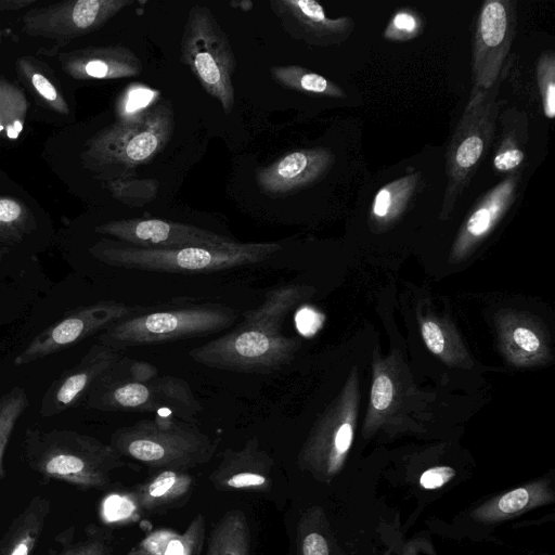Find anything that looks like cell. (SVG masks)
<instances>
[{
	"label": "cell",
	"mask_w": 555,
	"mask_h": 555,
	"mask_svg": "<svg viewBox=\"0 0 555 555\" xmlns=\"http://www.w3.org/2000/svg\"><path fill=\"white\" fill-rule=\"evenodd\" d=\"M313 293V287L300 284L268 291L258 307L242 313V321L233 330L192 348L189 357L210 369L235 373L267 374L281 370L301 347L298 337L283 333V324Z\"/></svg>",
	"instance_id": "obj_1"
},
{
	"label": "cell",
	"mask_w": 555,
	"mask_h": 555,
	"mask_svg": "<svg viewBox=\"0 0 555 555\" xmlns=\"http://www.w3.org/2000/svg\"><path fill=\"white\" fill-rule=\"evenodd\" d=\"M86 403L102 412L151 413L190 423L203 411L186 380L124 356L94 382Z\"/></svg>",
	"instance_id": "obj_2"
},
{
	"label": "cell",
	"mask_w": 555,
	"mask_h": 555,
	"mask_svg": "<svg viewBox=\"0 0 555 555\" xmlns=\"http://www.w3.org/2000/svg\"><path fill=\"white\" fill-rule=\"evenodd\" d=\"M282 249L274 242H233L221 246L181 248H146L111 238H102L89 247L100 262L115 268L158 273L198 274L254 266Z\"/></svg>",
	"instance_id": "obj_3"
},
{
	"label": "cell",
	"mask_w": 555,
	"mask_h": 555,
	"mask_svg": "<svg viewBox=\"0 0 555 555\" xmlns=\"http://www.w3.org/2000/svg\"><path fill=\"white\" fill-rule=\"evenodd\" d=\"M24 454L28 465L42 476L81 489H105L112 472L127 466L109 443L68 429L28 428Z\"/></svg>",
	"instance_id": "obj_4"
},
{
	"label": "cell",
	"mask_w": 555,
	"mask_h": 555,
	"mask_svg": "<svg viewBox=\"0 0 555 555\" xmlns=\"http://www.w3.org/2000/svg\"><path fill=\"white\" fill-rule=\"evenodd\" d=\"M237 319L236 310L219 302L149 306L109 325L101 332L99 343L124 351L214 335L233 326Z\"/></svg>",
	"instance_id": "obj_5"
},
{
	"label": "cell",
	"mask_w": 555,
	"mask_h": 555,
	"mask_svg": "<svg viewBox=\"0 0 555 555\" xmlns=\"http://www.w3.org/2000/svg\"><path fill=\"white\" fill-rule=\"evenodd\" d=\"M173 126L171 102L158 101L99 131L87 142L81 162L99 176L134 169L150 163L166 147Z\"/></svg>",
	"instance_id": "obj_6"
},
{
	"label": "cell",
	"mask_w": 555,
	"mask_h": 555,
	"mask_svg": "<svg viewBox=\"0 0 555 555\" xmlns=\"http://www.w3.org/2000/svg\"><path fill=\"white\" fill-rule=\"evenodd\" d=\"M109 446L122 457L135 460L154 470H186L208 463L218 442L193 423L154 415L116 429Z\"/></svg>",
	"instance_id": "obj_7"
},
{
	"label": "cell",
	"mask_w": 555,
	"mask_h": 555,
	"mask_svg": "<svg viewBox=\"0 0 555 555\" xmlns=\"http://www.w3.org/2000/svg\"><path fill=\"white\" fill-rule=\"evenodd\" d=\"M499 79L491 88L473 87L463 114L446 152L447 186L440 220H447L469 185L482 158L491 147L500 115Z\"/></svg>",
	"instance_id": "obj_8"
},
{
	"label": "cell",
	"mask_w": 555,
	"mask_h": 555,
	"mask_svg": "<svg viewBox=\"0 0 555 555\" xmlns=\"http://www.w3.org/2000/svg\"><path fill=\"white\" fill-rule=\"evenodd\" d=\"M181 61L225 114L234 106L236 60L228 35L207 7L191 8L181 38Z\"/></svg>",
	"instance_id": "obj_9"
},
{
	"label": "cell",
	"mask_w": 555,
	"mask_h": 555,
	"mask_svg": "<svg viewBox=\"0 0 555 555\" xmlns=\"http://www.w3.org/2000/svg\"><path fill=\"white\" fill-rule=\"evenodd\" d=\"M358 406V372L353 369L302 443L297 455L301 470L323 482L331 481L341 470L353 442Z\"/></svg>",
	"instance_id": "obj_10"
},
{
	"label": "cell",
	"mask_w": 555,
	"mask_h": 555,
	"mask_svg": "<svg viewBox=\"0 0 555 555\" xmlns=\"http://www.w3.org/2000/svg\"><path fill=\"white\" fill-rule=\"evenodd\" d=\"M149 306H130L115 300H100L92 305L67 310L62 318L40 332L15 357L14 365L29 364L60 352L83 339L106 330L113 323L140 313Z\"/></svg>",
	"instance_id": "obj_11"
},
{
	"label": "cell",
	"mask_w": 555,
	"mask_h": 555,
	"mask_svg": "<svg viewBox=\"0 0 555 555\" xmlns=\"http://www.w3.org/2000/svg\"><path fill=\"white\" fill-rule=\"evenodd\" d=\"M133 2V0H75L34 8L22 18L23 31L28 36L54 40L62 46L101 28Z\"/></svg>",
	"instance_id": "obj_12"
},
{
	"label": "cell",
	"mask_w": 555,
	"mask_h": 555,
	"mask_svg": "<svg viewBox=\"0 0 555 555\" xmlns=\"http://www.w3.org/2000/svg\"><path fill=\"white\" fill-rule=\"evenodd\" d=\"M516 35V2L487 0L479 11L473 44V87L491 88L503 77V65Z\"/></svg>",
	"instance_id": "obj_13"
},
{
	"label": "cell",
	"mask_w": 555,
	"mask_h": 555,
	"mask_svg": "<svg viewBox=\"0 0 555 555\" xmlns=\"http://www.w3.org/2000/svg\"><path fill=\"white\" fill-rule=\"evenodd\" d=\"M102 235L129 245L146 248L221 246L234 238L192 224L155 218L112 220L94 228Z\"/></svg>",
	"instance_id": "obj_14"
},
{
	"label": "cell",
	"mask_w": 555,
	"mask_h": 555,
	"mask_svg": "<svg viewBox=\"0 0 555 555\" xmlns=\"http://www.w3.org/2000/svg\"><path fill=\"white\" fill-rule=\"evenodd\" d=\"M122 357V351L101 343L93 344L79 362L64 371L46 390L39 413L54 416L78 406L94 382Z\"/></svg>",
	"instance_id": "obj_15"
},
{
	"label": "cell",
	"mask_w": 555,
	"mask_h": 555,
	"mask_svg": "<svg viewBox=\"0 0 555 555\" xmlns=\"http://www.w3.org/2000/svg\"><path fill=\"white\" fill-rule=\"evenodd\" d=\"M521 177L520 168L508 173L476 202L452 245L450 262L457 263L469 257L495 229L515 203Z\"/></svg>",
	"instance_id": "obj_16"
},
{
	"label": "cell",
	"mask_w": 555,
	"mask_h": 555,
	"mask_svg": "<svg viewBox=\"0 0 555 555\" xmlns=\"http://www.w3.org/2000/svg\"><path fill=\"white\" fill-rule=\"evenodd\" d=\"M270 5L291 37L311 46H340L356 27L349 16L328 17L323 7L313 0H273Z\"/></svg>",
	"instance_id": "obj_17"
},
{
	"label": "cell",
	"mask_w": 555,
	"mask_h": 555,
	"mask_svg": "<svg viewBox=\"0 0 555 555\" xmlns=\"http://www.w3.org/2000/svg\"><path fill=\"white\" fill-rule=\"evenodd\" d=\"M333 153L322 146L289 152L256 172L262 193L282 196L306 189L324 178L334 165Z\"/></svg>",
	"instance_id": "obj_18"
},
{
	"label": "cell",
	"mask_w": 555,
	"mask_h": 555,
	"mask_svg": "<svg viewBox=\"0 0 555 555\" xmlns=\"http://www.w3.org/2000/svg\"><path fill=\"white\" fill-rule=\"evenodd\" d=\"M274 461L257 437L240 449L227 448L208 479L218 491L267 492L271 489Z\"/></svg>",
	"instance_id": "obj_19"
},
{
	"label": "cell",
	"mask_w": 555,
	"mask_h": 555,
	"mask_svg": "<svg viewBox=\"0 0 555 555\" xmlns=\"http://www.w3.org/2000/svg\"><path fill=\"white\" fill-rule=\"evenodd\" d=\"M64 73L77 80L120 79L143 70L137 54L122 46L88 47L61 53Z\"/></svg>",
	"instance_id": "obj_20"
},
{
	"label": "cell",
	"mask_w": 555,
	"mask_h": 555,
	"mask_svg": "<svg viewBox=\"0 0 555 555\" xmlns=\"http://www.w3.org/2000/svg\"><path fill=\"white\" fill-rule=\"evenodd\" d=\"M499 345L505 359L515 366L544 363L551 351L545 328L522 312H503L496 319Z\"/></svg>",
	"instance_id": "obj_21"
},
{
	"label": "cell",
	"mask_w": 555,
	"mask_h": 555,
	"mask_svg": "<svg viewBox=\"0 0 555 555\" xmlns=\"http://www.w3.org/2000/svg\"><path fill=\"white\" fill-rule=\"evenodd\" d=\"M554 500L551 481L542 478L491 498L474 508L470 517L483 524L501 522L551 504Z\"/></svg>",
	"instance_id": "obj_22"
},
{
	"label": "cell",
	"mask_w": 555,
	"mask_h": 555,
	"mask_svg": "<svg viewBox=\"0 0 555 555\" xmlns=\"http://www.w3.org/2000/svg\"><path fill=\"white\" fill-rule=\"evenodd\" d=\"M146 482L130 491L140 512L154 513L170 508L186 500L194 478L186 470L160 469Z\"/></svg>",
	"instance_id": "obj_23"
},
{
	"label": "cell",
	"mask_w": 555,
	"mask_h": 555,
	"mask_svg": "<svg viewBox=\"0 0 555 555\" xmlns=\"http://www.w3.org/2000/svg\"><path fill=\"white\" fill-rule=\"evenodd\" d=\"M403 395V382L397 376L395 363L390 360H375L363 435L375 433L400 405Z\"/></svg>",
	"instance_id": "obj_24"
},
{
	"label": "cell",
	"mask_w": 555,
	"mask_h": 555,
	"mask_svg": "<svg viewBox=\"0 0 555 555\" xmlns=\"http://www.w3.org/2000/svg\"><path fill=\"white\" fill-rule=\"evenodd\" d=\"M421 180V172L414 171L380 188L371 206V228L384 231L395 224L416 195Z\"/></svg>",
	"instance_id": "obj_25"
},
{
	"label": "cell",
	"mask_w": 555,
	"mask_h": 555,
	"mask_svg": "<svg viewBox=\"0 0 555 555\" xmlns=\"http://www.w3.org/2000/svg\"><path fill=\"white\" fill-rule=\"evenodd\" d=\"M528 118L524 112L508 109L502 118V133L494 152L492 166L496 172L511 173L520 168L529 139Z\"/></svg>",
	"instance_id": "obj_26"
},
{
	"label": "cell",
	"mask_w": 555,
	"mask_h": 555,
	"mask_svg": "<svg viewBox=\"0 0 555 555\" xmlns=\"http://www.w3.org/2000/svg\"><path fill=\"white\" fill-rule=\"evenodd\" d=\"M206 520L197 514L182 533L159 529L146 535L137 547L147 555H199L205 539Z\"/></svg>",
	"instance_id": "obj_27"
},
{
	"label": "cell",
	"mask_w": 555,
	"mask_h": 555,
	"mask_svg": "<svg viewBox=\"0 0 555 555\" xmlns=\"http://www.w3.org/2000/svg\"><path fill=\"white\" fill-rule=\"evenodd\" d=\"M49 512V502L36 498L13 522L0 543V555H30Z\"/></svg>",
	"instance_id": "obj_28"
},
{
	"label": "cell",
	"mask_w": 555,
	"mask_h": 555,
	"mask_svg": "<svg viewBox=\"0 0 555 555\" xmlns=\"http://www.w3.org/2000/svg\"><path fill=\"white\" fill-rule=\"evenodd\" d=\"M206 555H250V530L241 509L227 512L211 530Z\"/></svg>",
	"instance_id": "obj_29"
},
{
	"label": "cell",
	"mask_w": 555,
	"mask_h": 555,
	"mask_svg": "<svg viewBox=\"0 0 555 555\" xmlns=\"http://www.w3.org/2000/svg\"><path fill=\"white\" fill-rule=\"evenodd\" d=\"M46 64L31 56L16 60V73L26 88L52 112L69 114V105L62 90L48 75Z\"/></svg>",
	"instance_id": "obj_30"
},
{
	"label": "cell",
	"mask_w": 555,
	"mask_h": 555,
	"mask_svg": "<svg viewBox=\"0 0 555 555\" xmlns=\"http://www.w3.org/2000/svg\"><path fill=\"white\" fill-rule=\"evenodd\" d=\"M422 338L428 350L452 365H467L469 357L453 326L437 317H420Z\"/></svg>",
	"instance_id": "obj_31"
},
{
	"label": "cell",
	"mask_w": 555,
	"mask_h": 555,
	"mask_svg": "<svg viewBox=\"0 0 555 555\" xmlns=\"http://www.w3.org/2000/svg\"><path fill=\"white\" fill-rule=\"evenodd\" d=\"M269 72L271 78L283 88L319 96L346 98L340 86L302 66H271Z\"/></svg>",
	"instance_id": "obj_32"
},
{
	"label": "cell",
	"mask_w": 555,
	"mask_h": 555,
	"mask_svg": "<svg viewBox=\"0 0 555 555\" xmlns=\"http://www.w3.org/2000/svg\"><path fill=\"white\" fill-rule=\"evenodd\" d=\"M28 102L22 90L0 76V139L16 140L23 131Z\"/></svg>",
	"instance_id": "obj_33"
},
{
	"label": "cell",
	"mask_w": 555,
	"mask_h": 555,
	"mask_svg": "<svg viewBox=\"0 0 555 555\" xmlns=\"http://www.w3.org/2000/svg\"><path fill=\"white\" fill-rule=\"evenodd\" d=\"M35 227V217L22 201L0 196V243H20Z\"/></svg>",
	"instance_id": "obj_34"
},
{
	"label": "cell",
	"mask_w": 555,
	"mask_h": 555,
	"mask_svg": "<svg viewBox=\"0 0 555 555\" xmlns=\"http://www.w3.org/2000/svg\"><path fill=\"white\" fill-rule=\"evenodd\" d=\"M28 405V396L22 387L15 386L0 396V479L5 476L3 468L5 448L18 418Z\"/></svg>",
	"instance_id": "obj_35"
},
{
	"label": "cell",
	"mask_w": 555,
	"mask_h": 555,
	"mask_svg": "<svg viewBox=\"0 0 555 555\" xmlns=\"http://www.w3.org/2000/svg\"><path fill=\"white\" fill-rule=\"evenodd\" d=\"M322 513L318 508L307 511L297 526V555H331L326 535L321 530Z\"/></svg>",
	"instance_id": "obj_36"
},
{
	"label": "cell",
	"mask_w": 555,
	"mask_h": 555,
	"mask_svg": "<svg viewBox=\"0 0 555 555\" xmlns=\"http://www.w3.org/2000/svg\"><path fill=\"white\" fill-rule=\"evenodd\" d=\"M424 28L425 20L418 11L402 8L393 13L383 36L389 41L404 42L418 37Z\"/></svg>",
	"instance_id": "obj_37"
},
{
	"label": "cell",
	"mask_w": 555,
	"mask_h": 555,
	"mask_svg": "<svg viewBox=\"0 0 555 555\" xmlns=\"http://www.w3.org/2000/svg\"><path fill=\"white\" fill-rule=\"evenodd\" d=\"M537 81L546 118L555 117V53L543 51L537 62Z\"/></svg>",
	"instance_id": "obj_38"
},
{
	"label": "cell",
	"mask_w": 555,
	"mask_h": 555,
	"mask_svg": "<svg viewBox=\"0 0 555 555\" xmlns=\"http://www.w3.org/2000/svg\"><path fill=\"white\" fill-rule=\"evenodd\" d=\"M154 91L144 86L133 85L125 90L117 103V119L138 115L154 98Z\"/></svg>",
	"instance_id": "obj_39"
},
{
	"label": "cell",
	"mask_w": 555,
	"mask_h": 555,
	"mask_svg": "<svg viewBox=\"0 0 555 555\" xmlns=\"http://www.w3.org/2000/svg\"><path fill=\"white\" fill-rule=\"evenodd\" d=\"M137 511H139V508L131 498L130 492L125 494H112L103 502V515L108 521L132 519Z\"/></svg>",
	"instance_id": "obj_40"
},
{
	"label": "cell",
	"mask_w": 555,
	"mask_h": 555,
	"mask_svg": "<svg viewBox=\"0 0 555 555\" xmlns=\"http://www.w3.org/2000/svg\"><path fill=\"white\" fill-rule=\"evenodd\" d=\"M454 468L450 466H435L425 470L420 477V485L427 490L439 489L455 477Z\"/></svg>",
	"instance_id": "obj_41"
},
{
	"label": "cell",
	"mask_w": 555,
	"mask_h": 555,
	"mask_svg": "<svg viewBox=\"0 0 555 555\" xmlns=\"http://www.w3.org/2000/svg\"><path fill=\"white\" fill-rule=\"evenodd\" d=\"M297 326L304 335H313L323 324L324 315L319 311L305 307L297 313Z\"/></svg>",
	"instance_id": "obj_42"
},
{
	"label": "cell",
	"mask_w": 555,
	"mask_h": 555,
	"mask_svg": "<svg viewBox=\"0 0 555 555\" xmlns=\"http://www.w3.org/2000/svg\"><path fill=\"white\" fill-rule=\"evenodd\" d=\"M60 555H111V548L103 540L92 539L78 543Z\"/></svg>",
	"instance_id": "obj_43"
},
{
	"label": "cell",
	"mask_w": 555,
	"mask_h": 555,
	"mask_svg": "<svg viewBox=\"0 0 555 555\" xmlns=\"http://www.w3.org/2000/svg\"><path fill=\"white\" fill-rule=\"evenodd\" d=\"M36 2L37 0H0V11L22 10Z\"/></svg>",
	"instance_id": "obj_44"
},
{
	"label": "cell",
	"mask_w": 555,
	"mask_h": 555,
	"mask_svg": "<svg viewBox=\"0 0 555 555\" xmlns=\"http://www.w3.org/2000/svg\"><path fill=\"white\" fill-rule=\"evenodd\" d=\"M127 555H147L146 553L142 552L140 548L137 547V545L131 548Z\"/></svg>",
	"instance_id": "obj_45"
},
{
	"label": "cell",
	"mask_w": 555,
	"mask_h": 555,
	"mask_svg": "<svg viewBox=\"0 0 555 555\" xmlns=\"http://www.w3.org/2000/svg\"><path fill=\"white\" fill-rule=\"evenodd\" d=\"M3 250L0 248V260L2 259Z\"/></svg>",
	"instance_id": "obj_46"
}]
</instances>
